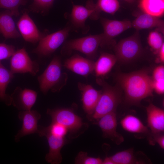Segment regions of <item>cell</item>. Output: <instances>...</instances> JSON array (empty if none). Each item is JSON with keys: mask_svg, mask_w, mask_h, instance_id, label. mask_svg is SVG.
I'll return each mask as SVG.
<instances>
[{"mask_svg": "<svg viewBox=\"0 0 164 164\" xmlns=\"http://www.w3.org/2000/svg\"><path fill=\"white\" fill-rule=\"evenodd\" d=\"M103 160L100 158L88 156L87 152H80L75 159V163L77 164H102Z\"/></svg>", "mask_w": 164, "mask_h": 164, "instance_id": "f546056e", "label": "cell"}, {"mask_svg": "<svg viewBox=\"0 0 164 164\" xmlns=\"http://www.w3.org/2000/svg\"><path fill=\"white\" fill-rule=\"evenodd\" d=\"M148 127L152 134L163 133L164 131V111L150 103L146 108Z\"/></svg>", "mask_w": 164, "mask_h": 164, "instance_id": "ac0fdd59", "label": "cell"}, {"mask_svg": "<svg viewBox=\"0 0 164 164\" xmlns=\"http://www.w3.org/2000/svg\"><path fill=\"white\" fill-rule=\"evenodd\" d=\"M152 85L153 90L159 94L164 92V79L157 80H152Z\"/></svg>", "mask_w": 164, "mask_h": 164, "instance_id": "d6a6232c", "label": "cell"}, {"mask_svg": "<svg viewBox=\"0 0 164 164\" xmlns=\"http://www.w3.org/2000/svg\"><path fill=\"white\" fill-rule=\"evenodd\" d=\"M117 61L115 55L105 53H101L97 60L94 62V71L96 75L100 77L107 75Z\"/></svg>", "mask_w": 164, "mask_h": 164, "instance_id": "7402d4cb", "label": "cell"}, {"mask_svg": "<svg viewBox=\"0 0 164 164\" xmlns=\"http://www.w3.org/2000/svg\"><path fill=\"white\" fill-rule=\"evenodd\" d=\"M158 60L160 62L163 63L164 62V44H163L158 51Z\"/></svg>", "mask_w": 164, "mask_h": 164, "instance_id": "d590c367", "label": "cell"}, {"mask_svg": "<svg viewBox=\"0 0 164 164\" xmlns=\"http://www.w3.org/2000/svg\"><path fill=\"white\" fill-rule=\"evenodd\" d=\"M96 81L102 90L94 111L91 116L97 120L105 114L116 111L121 99V92L117 85L112 86L101 78H97Z\"/></svg>", "mask_w": 164, "mask_h": 164, "instance_id": "3957f363", "label": "cell"}, {"mask_svg": "<svg viewBox=\"0 0 164 164\" xmlns=\"http://www.w3.org/2000/svg\"><path fill=\"white\" fill-rule=\"evenodd\" d=\"M153 145L155 143L158 144L162 149H164V135L162 133L158 134H152Z\"/></svg>", "mask_w": 164, "mask_h": 164, "instance_id": "e575fe53", "label": "cell"}, {"mask_svg": "<svg viewBox=\"0 0 164 164\" xmlns=\"http://www.w3.org/2000/svg\"><path fill=\"white\" fill-rule=\"evenodd\" d=\"M10 70L16 73H29L35 76L39 70L38 63L32 60L24 48L15 51L11 57Z\"/></svg>", "mask_w": 164, "mask_h": 164, "instance_id": "ba28073f", "label": "cell"}, {"mask_svg": "<svg viewBox=\"0 0 164 164\" xmlns=\"http://www.w3.org/2000/svg\"><path fill=\"white\" fill-rule=\"evenodd\" d=\"M54 0H34L33 7L42 11L48 10L52 6Z\"/></svg>", "mask_w": 164, "mask_h": 164, "instance_id": "1f68e13d", "label": "cell"}, {"mask_svg": "<svg viewBox=\"0 0 164 164\" xmlns=\"http://www.w3.org/2000/svg\"><path fill=\"white\" fill-rule=\"evenodd\" d=\"M97 120V125L101 130L104 138L110 139L117 145L124 142L123 136L117 131V122L116 112L105 114Z\"/></svg>", "mask_w": 164, "mask_h": 164, "instance_id": "8fae6325", "label": "cell"}, {"mask_svg": "<svg viewBox=\"0 0 164 164\" xmlns=\"http://www.w3.org/2000/svg\"><path fill=\"white\" fill-rule=\"evenodd\" d=\"M18 117L22 122V127L15 136L16 142L19 141L22 137L29 134L38 132V122L41 114L36 110L20 111Z\"/></svg>", "mask_w": 164, "mask_h": 164, "instance_id": "30bf717a", "label": "cell"}, {"mask_svg": "<svg viewBox=\"0 0 164 164\" xmlns=\"http://www.w3.org/2000/svg\"><path fill=\"white\" fill-rule=\"evenodd\" d=\"M15 51L13 46L0 43V61L11 57Z\"/></svg>", "mask_w": 164, "mask_h": 164, "instance_id": "4dcf8cb0", "label": "cell"}, {"mask_svg": "<svg viewBox=\"0 0 164 164\" xmlns=\"http://www.w3.org/2000/svg\"><path fill=\"white\" fill-rule=\"evenodd\" d=\"M39 135L40 137L45 136L48 141L49 150L45 156L46 161L52 164L60 163L62 160L60 151L67 141L65 137H58L46 132Z\"/></svg>", "mask_w": 164, "mask_h": 164, "instance_id": "e0dca14e", "label": "cell"}, {"mask_svg": "<svg viewBox=\"0 0 164 164\" xmlns=\"http://www.w3.org/2000/svg\"><path fill=\"white\" fill-rule=\"evenodd\" d=\"M20 34L26 41L35 43L44 36L26 12H24L17 23Z\"/></svg>", "mask_w": 164, "mask_h": 164, "instance_id": "7c38bea8", "label": "cell"}, {"mask_svg": "<svg viewBox=\"0 0 164 164\" xmlns=\"http://www.w3.org/2000/svg\"><path fill=\"white\" fill-rule=\"evenodd\" d=\"M47 114L50 115L52 121L62 125L71 132L79 131L84 124L81 118L70 108L48 109Z\"/></svg>", "mask_w": 164, "mask_h": 164, "instance_id": "52a82bcc", "label": "cell"}, {"mask_svg": "<svg viewBox=\"0 0 164 164\" xmlns=\"http://www.w3.org/2000/svg\"><path fill=\"white\" fill-rule=\"evenodd\" d=\"M94 62L92 60L75 54L66 60L63 66L77 74L87 77L94 71Z\"/></svg>", "mask_w": 164, "mask_h": 164, "instance_id": "2e32d148", "label": "cell"}, {"mask_svg": "<svg viewBox=\"0 0 164 164\" xmlns=\"http://www.w3.org/2000/svg\"><path fill=\"white\" fill-rule=\"evenodd\" d=\"M102 34L90 35L68 41L63 45L61 50L63 55L70 54L73 50L79 51L92 60L96 56L99 46L101 45Z\"/></svg>", "mask_w": 164, "mask_h": 164, "instance_id": "277c9868", "label": "cell"}, {"mask_svg": "<svg viewBox=\"0 0 164 164\" xmlns=\"http://www.w3.org/2000/svg\"><path fill=\"white\" fill-rule=\"evenodd\" d=\"M99 12L97 9L95 4L92 1H89L85 7L83 6L73 5L70 15L72 24L76 27L84 28L85 22L90 17L93 19L94 15Z\"/></svg>", "mask_w": 164, "mask_h": 164, "instance_id": "5bb4252c", "label": "cell"}, {"mask_svg": "<svg viewBox=\"0 0 164 164\" xmlns=\"http://www.w3.org/2000/svg\"><path fill=\"white\" fill-rule=\"evenodd\" d=\"M152 78L154 80L164 79V66L161 65L156 67L153 71Z\"/></svg>", "mask_w": 164, "mask_h": 164, "instance_id": "836d02e7", "label": "cell"}, {"mask_svg": "<svg viewBox=\"0 0 164 164\" xmlns=\"http://www.w3.org/2000/svg\"><path fill=\"white\" fill-rule=\"evenodd\" d=\"M124 0L128 2L132 3V2H133L135 0Z\"/></svg>", "mask_w": 164, "mask_h": 164, "instance_id": "74e56055", "label": "cell"}, {"mask_svg": "<svg viewBox=\"0 0 164 164\" xmlns=\"http://www.w3.org/2000/svg\"><path fill=\"white\" fill-rule=\"evenodd\" d=\"M12 104L20 111L31 110L36 101L37 92L33 90L16 87L11 95Z\"/></svg>", "mask_w": 164, "mask_h": 164, "instance_id": "4fadbf2b", "label": "cell"}, {"mask_svg": "<svg viewBox=\"0 0 164 164\" xmlns=\"http://www.w3.org/2000/svg\"><path fill=\"white\" fill-rule=\"evenodd\" d=\"M12 16L8 10L0 13V33L6 39H15L20 36L16 28Z\"/></svg>", "mask_w": 164, "mask_h": 164, "instance_id": "44dd1931", "label": "cell"}, {"mask_svg": "<svg viewBox=\"0 0 164 164\" xmlns=\"http://www.w3.org/2000/svg\"><path fill=\"white\" fill-rule=\"evenodd\" d=\"M117 85L124 93V101L128 105H138L143 99L152 96V79L149 70L119 73L115 77Z\"/></svg>", "mask_w": 164, "mask_h": 164, "instance_id": "6da1fadb", "label": "cell"}, {"mask_svg": "<svg viewBox=\"0 0 164 164\" xmlns=\"http://www.w3.org/2000/svg\"><path fill=\"white\" fill-rule=\"evenodd\" d=\"M14 77V74L5 67L0 61V100L7 106L12 104V102L11 95L6 93V90Z\"/></svg>", "mask_w": 164, "mask_h": 164, "instance_id": "603a6c76", "label": "cell"}, {"mask_svg": "<svg viewBox=\"0 0 164 164\" xmlns=\"http://www.w3.org/2000/svg\"><path fill=\"white\" fill-rule=\"evenodd\" d=\"M120 124L124 129L129 132L146 136L150 143L152 141V134L148 127L145 126L137 117L128 114L123 118Z\"/></svg>", "mask_w": 164, "mask_h": 164, "instance_id": "d6986e66", "label": "cell"}, {"mask_svg": "<svg viewBox=\"0 0 164 164\" xmlns=\"http://www.w3.org/2000/svg\"><path fill=\"white\" fill-rule=\"evenodd\" d=\"M162 33L156 30L151 32L149 34L147 41L151 49L155 54H157L164 44Z\"/></svg>", "mask_w": 164, "mask_h": 164, "instance_id": "83f0119b", "label": "cell"}, {"mask_svg": "<svg viewBox=\"0 0 164 164\" xmlns=\"http://www.w3.org/2000/svg\"><path fill=\"white\" fill-rule=\"evenodd\" d=\"M70 28L67 27L44 36L39 41L37 47L32 51L40 56H46L53 53L66 40Z\"/></svg>", "mask_w": 164, "mask_h": 164, "instance_id": "8992f818", "label": "cell"}, {"mask_svg": "<svg viewBox=\"0 0 164 164\" xmlns=\"http://www.w3.org/2000/svg\"><path fill=\"white\" fill-rule=\"evenodd\" d=\"M104 29L101 46H109L112 43L114 38L132 27L129 20H117L103 18L101 20Z\"/></svg>", "mask_w": 164, "mask_h": 164, "instance_id": "9c48e42d", "label": "cell"}, {"mask_svg": "<svg viewBox=\"0 0 164 164\" xmlns=\"http://www.w3.org/2000/svg\"><path fill=\"white\" fill-rule=\"evenodd\" d=\"M114 51L117 61L121 63H129L138 57L143 52L138 31L120 41L115 45Z\"/></svg>", "mask_w": 164, "mask_h": 164, "instance_id": "5b68a950", "label": "cell"}, {"mask_svg": "<svg viewBox=\"0 0 164 164\" xmlns=\"http://www.w3.org/2000/svg\"><path fill=\"white\" fill-rule=\"evenodd\" d=\"M110 157L114 164H133L141 163L134 155L133 149L130 148L119 152Z\"/></svg>", "mask_w": 164, "mask_h": 164, "instance_id": "d4e9b609", "label": "cell"}, {"mask_svg": "<svg viewBox=\"0 0 164 164\" xmlns=\"http://www.w3.org/2000/svg\"><path fill=\"white\" fill-rule=\"evenodd\" d=\"M27 0H0V8L9 11L12 16H18L19 14V7L25 5Z\"/></svg>", "mask_w": 164, "mask_h": 164, "instance_id": "f1b7e54d", "label": "cell"}, {"mask_svg": "<svg viewBox=\"0 0 164 164\" xmlns=\"http://www.w3.org/2000/svg\"><path fill=\"white\" fill-rule=\"evenodd\" d=\"M68 131L67 129L62 125L52 122L50 125L46 127L38 125L37 134L46 132L58 137H65Z\"/></svg>", "mask_w": 164, "mask_h": 164, "instance_id": "484cf974", "label": "cell"}, {"mask_svg": "<svg viewBox=\"0 0 164 164\" xmlns=\"http://www.w3.org/2000/svg\"><path fill=\"white\" fill-rule=\"evenodd\" d=\"M132 27L138 31L155 28L162 33L164 32L163 20L159 17L144 12L139 15L132 22Z\"/></svg>", "mask_w": 164, "mask_h": 164, "instance_id": "ffe728a7", "label": "cell"}, {"mask_svg": "<svg viewBox=\"0 0 164 164\" xmlns=\"http://www.w3.org/2000/svg\"><path fill=\"white\" fill-rule=\"evenodd\" d=\"M77 86L81 94V100L83 109L91 116L94 111L102 90H97L90 85L81 82L78 83Z\"/></svg>", "mask_w": 164, "mask_h": 164, "instance_id": "9a60e30c", "label": "cell"}, {"mask_svg": "<svg viewBox=\"0 0 164 164\" xmlns=\"http://www.w3.org/2000/svg\"><path fill=\"white\" fill-rule=\"evenodd\" d=\"M95 5L99 12L102 11L111 15L117 12L120 6L118 0H97Z\"/></svg>", "mask_w": 164, "mask_h": 164, "instance_id": "4316f807", "label": "cell"}, {"mask_svg": "<svg viewBox=\"0 0 164 164\" xmlns=\"http://www.w3.org/2000/svg\"><path fill=\"white\" fill-rule=\"evenodd\" d=\"M102 164H114V163L110 157H106L102 161Z\"/></svg>", "mask_w": 164, "mask_h": 164, "instance_id": "8d00e7d4", "label": "cell"}, {"mask_svg": "<svg viewBox=\"0 0 164 164\" xmlns=\"http://www.w3.org/2000/svg\"><path fill=\"white\" fill-rule=\"evenodd\" d=\"M67 75L62 70L61 60L58 56L52 59L44 72L37 77L41 91L46 94L49 91L58 92L66 84Z\"/></svg>", "mask_w": 164, "mask_h": 164, "instance_id": "7a4b0ae2", "label": "cell"}, {"mask_svg": "<svg viewBox=\"0 0 164 164\" xmlns=\"http://www.w3.org/2000/svg\"><path fill=\"white\" fill-rule=\"evenodd\" d=\"M139 7L144 13L160 17L164 13V0H141Z\"/></svg>", "mask_w": 164, "mask_h": 164, "instance_id": "cb8c5ba5", "label": "cell"}]
</instances>
